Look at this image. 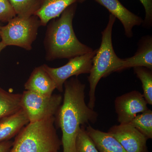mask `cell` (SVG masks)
Returning <instances> with one entry per match:
<instances>
[{"instance_id": "6da1fadb", "label": "cell", "mask_w": 152, "mask_h": 152, "mask_svg": "<svg viewBox=\"0 0 152 152\" xmlns=\"http://www.w3.org/2000/svg\"><path fill=\"white\" fill-rule=\"evenodd\" d=\"M64 87L63 104L56 114V121L62 132L63 152H74L76 137L81 126L96 123L98 114L86 104V85L77 77L67 80Z\"/></svg>"}, {"instance_id": "7a4b0ae2", "label": "cell", "mask_w": 152, "mask_h": 152, "mask_svg": "<svg viewBox=\"0 0 152 152\" xmlns=\"http://www.w3.org/2000/svg\"><path fill=\"white\" fill-rule=\"evenodd\" d=\"M77 7V3L69 6L58 18L52 20L48 26L44 42L48 61L70 59L94 50L81 42L74 31L73 21Z\"/></svg>"}, {"instance_id": "3957f363", "label": "cell", "mask_w": 152, "mask_h": 152, "mask_svg": "<svg viewBox=\"0 0 152 152\" xmlns=\"http://www.w3.org/2000/svg\"><path fill=\"white\" fill-rule=\"evenodd\" d=\"M54 116L29 123L17 135L10 152L58 151L61 141L57 134Z\"/></svg>"}, {"instance_id": "277c9868", "label": "cell", "mask_w": 152, "mask_h": 152, "mask_svg": "<svg viewBox=\"0 0 152 152\" xmlns=\"http://www.w3.org/2000/svg\"><path fill=\"white\" fill-rule=\"evenodd\" d=\"M116 18L111 14L105 28L102 32V42L93 58L92 66L88 77L89 83V102L88 105L94 109L95 105V92L102 78L118 72L122 59L116 54L112 43V31Z\"/></svg>"}, {"instance_id": "5b68a950", "label": "cell", "mask_w": 152, "mask_h": 152, "mask_svg": "<svg viewBox=\"0 0 152 152\" xmlns=\"http://www.w3.org/2000/svg\"><path fill=\"white\" fill-rule=\"evenodd\" d=\"M1 28V41L5 46H15L30 51L42 26L36 15L28 18L16 16Z\"/></svg>"}, {"instance_id": "8992f818", "label": "cell", "mask_w": 152, "mask_h": 152, "mask_svg": "<svg viewBox=\"0 0 152 152\" xmlns=\"http://www.w3.org/2000/svg\"><path fill=\"white\" fill-rule=\"evenodd\" d=\"M62 101L60 94L43 96L26 90L21 95V107L26 113L29 123H33L54 116Z\"/></svg>"}, {"instance_id": "52a82bcc", "label": "cell", "mask_w": 152, "mask_h": 152, "mask_svg": "<svg viewBox=\"0 0 152 152\" xmlns=\"http://www.w3.org/2000/svg\"><path fill=\"white\" fill-rule=\"evenodd\" d=\"M97 50L86 54L77 56L70 59L64 65L53 68L46 64L43 67L51 78L56 85V89L61 92L64 91L65 82L71 77L82 74H89L92 66L93 59Z\"/></svg>"}, {"instance_id": "ba28073f", "label": "cell", "mask_w": 152, "mask_h": 152, "mask_svg": "<svg viewBox=\"0 0 152 152\" xmlns=\"http://www.w3.org/2000/svg\"><path fill=\"white\" fill-rule=\"evenodd\" d=\"M148 104L138 91H133L116 98L115 110L120 124H129L139 113L146 111Z\"/></svg>"}, {"instance_id": "9c48e42d", "label": "cell", "mask_w": 152, "mask_h": 152, "mask_svg": "<svg viewBox=\"0 0 152 152\" xmlns=\"http://www.w3.org/2000/svg\"><path fill=\"white\" fill-rule=\"evenodd\" d=\"M128 152H148V139L130 124H120L110 128L107 132Z\"/></svg>"}, {"instance_id": "30bf717a", "label": "cell", "mask_w": 152, "mask_h": 152, "mask_svg": "<svg viewBox=\"0 0 152 152\" xmlns=\"http://www.w3.org/2000/svg\"><path fill=\"white\" fill-rule=\"evenodd\" d=\"M106 8L110 14L118 18L122 24L125 34L128 38L133 36L132 29L143 23L142 19L135 15L122 4L119 0H94Z\"/></svg>"}, {"instance_id": "8fae6325", "label": "cell", "mask_w": 152, "mask_h": 152, "mask_svg": "<svg viewBox=\"0 0 152 152\" xmlns=\"http://www.w3.org/2000/svg\"><path fill=\"white\" fill-rule=\"evenodd\" d=\"M136 67H144L152 70V38L144 37L140 41L137 51L133 56L122 59L118 72Z\"/></svg>"}, {"instance_id": "7c38bea8", "label": "cell", "mask_w": 152, "mask_h": 152, "mask_svg": "<svg viewBox=\"0 0 152 152\" xmlns=\"http://www.w3.org/2000/svg\"><path fill=\"white\" fill-rule=\"evenodd\" d=\"M25 89L43 96H50L56 89L53 81L42 66L34 68L24 85Z\"/></svg>"}, {"instance_id": "4fadbf2b", "label": "cell", "mask_w": 152, "mask_h": 152, "mask_svg": "<svg viewBox=\"0 0 152 152\" xmlns=\"http://www.w3.org/2000/svg\"><path fill=\"white\" fill-rule=\"evenodd\" d=\"M29 123L27 114L21 108L13 114L0 119V142L10 140Z\"/></svg>"}, {"instance_id": "5bb4252c", "label": "cell", "mask_w": 152, "mask_h": 152, "mask_svg": "<svg viewBox=\"0 0 152 152\" xmlns=\"http://www.w3.org/2000/svg\"><path fill=\"white\" fill-rule=\"evenodd\" d=\"M77 2L78 0H42L34 15L39 18L44 26L50 21L59 17L69 6Z\"/></svg>"}, {"instance_id": "9a60e30c", "label": "cell", "mask_w": 152, "mask_h": 152, "mask_svg": "<svg viewBox=\"0 0 152 152\" xmlns=\"http://www.w3.org/2000/svg\"><path fill=\"white\" fill-rule=\"evenodd\" d=\"M99 152H128L114 137L108 132L96 129L91 125L86 129Z\"/></svg>"}, {"instance_id": "2e32d148", "label": "cell", "mask_w": 152, "mask_h": 152, "mask_svg": "<svg viewBox=\"0 0 152 152\" xmlns=\"http://www.w3.org/2000/svg\"><path fill=\"white\" fill-rule=\"evenodd\" d=\"M21 95L9 92L0 87V119L21 109Z\"/></svg>"}, {"instance_id": "e0dca14e", "label": "cell", "mask_w": 152, "mask_h": 152, "mask_svg": "<svg viewBox=\"0 0 152 152\" xmlns=\"http://www.w3.org/2000/svg\"><path fill=\"white\" fill-rule=\"evenodd\" d=\"M42 0H9L16 15L24 18L34 15L40 6Z\"/></svg>"}, {"instance_id": "ac0fdd59", "label": "cell", "mask_w": 152, "mask_h": 152, "mask_svg": "<svg viewBox=\"0 0 152 152\" xmlns=\"http://www.w3.org/2000/svg\"><path fill=\"white\" fill-rule=\"evenodd\" d=\"M137 77L142 82L143 96L147 104L152 105V70L144 67L134 68Z\"/></svg>"}, {"instance_id": "d6986e66", "label": "cell", "mask_w": 152, "mask_h": 152, "mask_svg": "<svg viewBox=\"0 0 152 152\" xmlns=\"http://www.w3.org/2000/svg\"><path fill=\"white\" fill-rule=\"evenodd\" d=\"M136 128L148 139L152 138V111L148 109L138 114L129 123Z\"/></svg>"}, {"instance_id": "ffe728a7", "label": "cell", "mask_w": 152, "mask_h": 152, "mask_svg": "<svg viewBox=\"0 0 152 152\" xmlns=\"http://www.w3.org/2000/svg\"><path fill=\"white\" fill-rule=\"evenodd\" d=\"M74 152H99L83 126H81L77 134Z\"/></svg>"}, {"instance_id": "44dd1931", "label": "cell", "mask_w": 152, "mask_h": 152, "mask_svg": "<svg viewBox=\"0 0 152 152\" xmlns=\"http://www.w3.org/2000/svg\"><path fill=\"white\" fill-rule=\"evenodd\" d=\"M16 16L9 0H0V23H8Z\"/></svg>"}, {"instance_id": "7402d4cb", "label": "cell", "mask_w": 152, "mask_h": 152, "mask_svg": "<svg viewBox=\"0 0 152 152\" xmlns=\"http://www.w3.org/2000/svg\"><path fill=\"white\" fill-rule=\"evenodd\" d=\"M143 6L145 12V17L143 20L144 25L147 28L152 24V0H140Z\"/></svg>"}, {"instance_id": "603a6c76", "label": "cell", "mask_w": 152, "mask_h": 152, "mask_svg": "<svg viewBox=\"0 0 152 152\" xmlns=\"http://www.w3.org/2000/svg\"><path fill=\"white\" fill-rule=\"evenodd\" d=\"M13 142L10 140L0 142V152H10Z\"/></svg>"}, {"instance_id": "cb8c5ba5", "label": "cell", "mask_w": 152, "mask_h": 152, "mask_svg": "<svg viewBox=\"0 0 152 152\" xmlns=\"http://www.w3.org/2000/svg\"><path fill=\"white\" fill-rule=\"evenodd\" d=\"M6 47L4 44L0 41V53L4 50V49Z\"/></svg>"}, {"instance_id": "d4e9b609", "label": "cell", "mask_w": 152, "mask_h": 152, "mask_svg": "<svg viewBox=\"0 0 152 152\" xmlns=\"http://www.w3.org/2000/svg\"><path fill=\"white\" fill-rule=\"evenodd\" d=\"M86 1V0H78V2L79 3H83V2L84 1Z\"/></svg>"}, {"instance_id": "484cf974", "label": "cell", "mask_w": 152, "mask_h": 152, "mask_svg": "<svg viewBox=\"0 0 152 152\" xmlns=\"http://www.w3.org/2000/svg\"><path fill=\"white\" fill-rule=\"evenodd\" d=\"M2 26H1V23H0V34H1V28ZM0 41H1V36H0Z\"/></svg>"}, {"instance_id": "4316f807", "label": "cell", "mask_w": 152, "mask_h": 152, "mask_svg": "<svg viewBox=\"0 0 152 152\" xmlns=\"http://www.w3.org/2000/svg\"><path fill=\"white\" fill-rule=\"evenodd\" d=\"M55 152H59L58 151Z\"/></svg>"}]
</instances>
